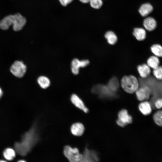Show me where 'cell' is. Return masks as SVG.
<instances>
[{"mask_svg": "<svg viewBox=\"0 0 162 162\" xmlns=\"http://www.w3.org/2000/svg\"><path fill=\"white\" fill-rule=\"evenodd\" d=\"M5 161H6L5 160H0V162H5Z\"/></svg>", "mask_w": 162, "mask_h": 162, "instance_id": "obj_32", "label": "cell"}, {"mask_svg": "<svg viewBox=\"0 0 162 162\" xmlns=\"http://www.w3.org/2000/svg\"><path fill=\"white\" fill-rule=\"evenodd\" d=\"M121 85L126 92L132 94L135 93L139 87L140 84L137 79L131 75L124 76L121 79Z\"/></svg>", "mask_w": 162, "mask_h": 162, "instance_id": "obj_2", "label": "cell"}, {"mask_svg": "<svg viewBox=\"0 0 162 162\" xmlns=\"http://www.w3.org/2000/svg\"><path fill=\"white\" fill-rule=\"evenodd\" d=\"M151 52L154 55L158 58L162 57V46L158 44L152 45L150 48Z\"/></svg>", "mask_w": 162, "mask_h": 162, "instance_id": "obj_22", "label": "cell"}, {"mask_svg": "<svg viewBox=\"0 0 162 162\" xmlns=\"http://www.w3.org/2000/svg\"><path fill=\"white\" fill-rule=\"evenodd\" d=\"M70 99L72 103L77 108L85 113L88 112V108L85 106L81 99L77 94H72Z\"/></svg>", "mask_w": 162, "mask_h": 162, "instance_id": "obj_10", "label": "cell"}, {"mask_svg": "<svg viewBox=\"0 0 162 162\" xmlns=\"http://www.w3.org/2000/svg\"><path fill=\"white\" fill-rule=\"evenodd\" d=\"M81 162H98L100 159L98 154L96 151L90 149L86 146L83 152Z\"/></svg>", "mask_w": 162, "mask_h": 162, "instance_id": "obj_6", "label": "cell"}, {"mask_svg": "<svg viewBox=\"0 0 162 162\" xmlns=\"http://www.w3.org/2000/svg\"><path fill=\"white\" fill-rule=\"evenodd\" d=\"M26 23V19L20 14H16L14 15L12 25L14 31H17L21 30Z\"/></svg>", "mask_w": 162, "mask_h": 162, "instance_id": "obj_9", "label": "cell"}, {"mask_svg": "<svg viewBox=\"0 0 162 162\" xmlns=\"http://www.w3.org/2000/svg\"><path fill=\"white\" fill-rule=\"evenodd\" d=\"M3 154L5 158L8 160H12L16 156L14 150L10 148H6L4 151Z\"/></svg>", "mask_w": 162, "mask_h": 162, "instance_id": "obj_23", "label": "cell"}, {"mask_svg": "<svg viewBox=\"0 0 162 162\" xmlns=\"http://www.w3.org/2000/svg\"><path fill=\"white\" fill-rule=\"evenodd\" d=\"M61 4L63 6H66L70 4L73 0H59Z\"/></svg>", "mask_w": 162, "mask_h": 162, "instance_id": "obj_28", "label": "cell"}, {"mask_svg": "<svg viewBox=\"0 0 162 162\" xmlns=\"http://www.w3.org/2000/svg\"><path fill=\"white\" fill-rule=\"evenodd\" d=\"M14 15H9L5 17L0 21V28L3 30H7L12 25Z\"/></svg>", "mask_w": 162, "mask_h": 162, "instance_id": "obj_14", "label": "cell"}, {"mask_svg": "<svg viewBox=\"0 0 162 162\" xmlns=\"http://www.w3.org/2000/svg\"><path fill=\"white\" fill-rule=\"evenodd\" d=\"M138 108L140 112L145 116L150 114L152 111L151 105L147 100L141 101L139 105Z\"/></svg>", "mask_w": 162, "mask_h": 162, "instance_id": "obj_12", "label": "cell"}, {"mask_svg": "<svg viewBox=\"0 0 162 162\" xmlns=\"http://www.w3.org/2000/svg\"><path fill=\"white\" fill-rule=\"evenodd\" d=\"M81 2L84 3H87L89 2L90 0H79Z\"/></svg>", "mask_w": 162, "mask_h": 162, "instance_id": "obj_29", "label": "cell"}, {"mask_svg": "<svg viewBox=\"0 0 162 162\" xmlns=\"http://www.w3.org/2000/svg\"><path fill=\"white\" fill-rule=\"evenodd\" d=\"M143 24L145 28L149 31L154 30L157 26L155 20L150 17H148L144 20Z\"/></svg>", "mask_w": 162, "mask_h": 162, "instance_id": "obj_15", "label": "cell"}, {"mask_svg": "<svg viewBox=\"0 0 162 162\" xmlns=\"http://www.w3.org/2000/svg\"><path fill=\"white\" fill-rule=\"evenodd\" d=\"M25 161H26L25 160H19L18 161V162H25Z\"/></svg>", "mask_w": 162, "mask_h": 162, "instance_id": "obj_31", "label": "cell"}, {"mask_svg": "<svg viewBox=\"0 0 162 162\" xmlns=\"http://www.w3.org/2000/svg\"><path fill=\"white\" fill-rule=\"evenodd\" d=\"M39 139L37 126L34 124L24 134L21 141L15 144L16 150L21 155H26L37 143Z\"/></svg>", "mask_w": 162, "mask_h": 162, "instance_id": "obj_1", "label": "cell"}, {"mask_svg": "<svg viewBox=\"0 0 162 162\" xmlns=\"http://www.w3.org/2000/svg\"><path fill=\"white\" fill-rule=\"evenodd\" d=\"M138 71L140 76L142 78H146L150 74L151 68L147 64H143L137 67Z\"/></svg>", "mask_w": 162, "mask_h": 162, "instance_id": "obj_13", "label": "cell"}, {"mask_svg": "<svg viewBox=\"0 0 162 162\" xmlns=\"http://www.w3.org/2000/svg\"><path fill=\"white\" fill-rule=\"evenodd\" d=\"M156 107L158 109L162 108V98L157 99L155 103Z\"/></svg>", "mask_w": 162, "mask_h": 162, "instance_id": "obj_27", "label": "cell"}, {"mask_svg": "<svg viewBox=\"0 0 162 162\" xmlns=\"http://www.w3.org/2000/svg\"><path fill=\"white\" fill-rule=\"evenodd\" d=\"M3 93L2 90L1 88L0 87V99L2 98L3 95Z\"/></svg>", "mask_w": 162, "mask_h": 162, "instance_id": "obj_30", "label": "cell"}, {"mask_svg": "<svg viewBox=\"0 0 162 162\" xmlns=\"http://www.w3.org/2000/svg\"><path fill=\"white\" fill-rule=\"evenodd\" d=\"M27 70L26 65L22 61H15L10 67V70L11 73L18 78L23 77Z\"/></svg>", "mask_w": 162, "mask_h": 162, "instance_id": "obj_4", "label": "cell"}, {"mask_svg": "<svg viewBox=\"0 0 162 162\" xmlns=\"http://www.w3.org/2000/svg\"><path fill=\"white\" fill-rule=\"evenodd\" d=\"M153 74L158 80H162V66L159 65L157 68L153 69Z\"/></svg>", "mask_w": 162, "mask_h": 162, "instance_id": "obj_25", "label": "cell"}, {"mask_svg": "<svg viewBox=\"0 0 162 162\" xmlns=\"http://www.w3.org/2000/svg\"><path fill=\"white\" fill-rule=\"evenodd\" d=\"M151 92L150 87L144 85L139 86L135 93L137 99L142 101L148 100L151 95Z\"/></svg>", "mask_w": 162, "mask_h": 162, "instance_id": "obj_8", "label": "cell"}, {"mask_svg": "<svg viewBox=\"0 0 162 162\" xmlns=\"http://www.w3.org/2000/svg\"><path fill=\"white\" fill-rule=\"evenodd\" d=\"M37 81L39 86L44 89L49 87L51 83L50 79L47 77L43 75L39 76Z\"/></svg>", "mask_w": 162, "mask_h": 162, "instance_id": "obj_16", "label": "cell"}, {"mask_svg": "<svg viewBox=\"0 0 162 162\" xmlns=\"http://www.w3.org/2000/svg\"><path fill=\"white\" fill-rule=\"evenodd\" d=\"M153 8L150 4L146 3L142 4L140 7L139 11L143 16H146L150 13L152 11Z\"/></svg>", "mask_w": 162, "mask_h": 162, "instance_id": "obj_17", "label": "cell"}, {"mask_svg": "<svg viewBox=\"0 0 162 162\" xmlns=\"http://www.w3.org/2000/svg\"><path fill=\"white\" fill-rule=\"evenodd\" d=\"M63 153L65 156L70 162H81L82 159V154L80 153L77 148H72L69 146H66L64 148Z\"/></svg>", "mask_w": 162, "mask_h": 162, "instance_id": "obj_3", "label": "cell"}, {"mask_svg": "<svg viewBox=\"0 0 162 162\" xmlns=\"http://www.w3.org/2000/svg\"><path fill=\"white\" fill-rule=\"evenodd\" d=\"M154 123L158 126L162 127V110H159L155 112L153 115Z\"/></svg>", "mask_w": 162, "mask_h": 162, "instance_id": "obj_24", "label": "cell"}, {"mask_svg": "<svg viewBox=\"0 0 162 162\" xmlns=\"http://www.w3.org/2000/svg\"><path fill=\"white\" fill-rule=\"evenodd\" d=\"M89 61L88 59L80 60L77 58L73 59L71 63V70L73 74L77 75L79 73L80 68H84L87 66L89 64Z\"/></svg>", "mask_w": 162, "mask_h": 162, "instance_id": "obj_7", "label": "cell"}, {"mask_svg": "<svg viewBox=\"0 0 162 162\" xmlns=\"http://www.w3.org/2000/svg\"><path fill=\"white\" fill-rule=\"evenodd\" d=\"M118 116L116 123L118 125L121 127H124L132 122V117L125 109L121 110L118 113Z\"/></svg>", "mask_w": 162, "mask_h": 162, "instance_id": "obj_5", "label": "cell"}, {"mask_svg": "<svg viewBox=\"0 0 162 162\" xmlns=\"http://www.w3.org/2000/svg\"><path fill=\"white\" fill-rule=\"evenodd\" d=\"M160 61L159 58L154 55L150 56L147 60V64L153 69L160 65Z\"/></svg>", "mask_w": 162, "mask_h": 162, "instance_id": "obj_19", "label": "cell"}, {"mask_svg": "<svg viewBox=\"0 0 162 162\" xmlns=\"http://www.w3.org/2000/svg\"><path fill=\"white\" fill-rule=\"evenodd\" d=\"M89 2L91 6L95 9H99L103 4L102 0H90Z\"/></svg>", "mask_w": 162, "mask_h": 162, "instance_id": "obj_26", "label": "cell"}, {"mask_svg": "<svg viewBox=\"0 0 162 162\" xmlns=\"http://www.w3.org/2000/svg\"><path fill=\"white\" fill-rule=\"evenodd\" d=\"M133 34L139 41L144 40L146 37L145 30L142 28H135L133 32Z\"/></svg>", "mask_w": 162, "mask_h": 162, "instance_id": "obj_18", "label": "cell"}, {"mask_svg": "<svg viewBox=\"0 0 162 162\" xmlns=\"http://www.w3.org/2000/svg\"><path fill=\"white\" fill-rule=\"evenodd\" d=\"M70 130L71 133L73 135L80 136L83 134L85 131V128L82 123L76 122L72 125Z\"/></svg>", "mask_w": 162, "mask_h": 162, "instance_id": "obj_11", "label": "cell"}, {"mask_svg": "<svg viewBox=\"0 0 162 162\" xmlns=\"http://www.w3.org/2000/svg\"><path fill=\"white\" fill-rule=\"evenodd\" d=\"M104 36L108 43L110 45L115 44L117 42V36L115 33L112 31L106 32Z\"/></svg>", "mask_w": 162, "mask_h": 162, "instance_id": "obj_21", "label": "cell"}, {"mask_svg": "<svg viewBox=\"0 0 162 162\" xmlns=\"http://www.w3.org/2000/svg\"><path fill=\"white\" fill-rule=\"evenodd\" d=\"M118 85V82L117 80L115 78H113L109 81L107 87L111 92L117 95L116 93Z\"/></svg>", "mask_w": 162, "mask_h": 162, "instance_id": "obj_20", "label": "cell"}]
</instances>
